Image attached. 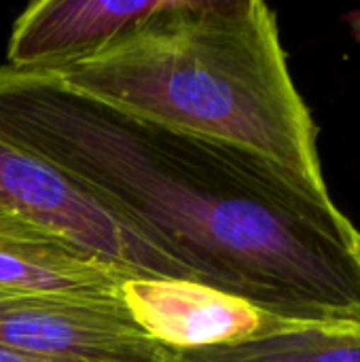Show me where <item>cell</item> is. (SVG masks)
Instances as JSON below:
<instances>
[{
	"label": "cell",
	"instance_id": "obj_9",
	"mask_svg": "<svg viewBox=\"0 0 360 362\" xmlns=\"http://www.w3.org/2000/svg\"><path fill=\"white\" fill-rule=\"evenodd\" d=\"M0 362H76L68 358H55L45 354H30V352H17L8 348H0Z\"/></svg>",
	"mask_w": 360,
	"mask_h": 362
},
{
	"label": "cell",
	"instance_id": "obj_4",
	"mask_svg": "<svg viewBox=\"0 0 360 362\" xmlns=\"http://www.w3.org/2000/svg\"><path fill=\"white\" fill-rule=\"evenodd\" d=\"M0 348L76 362H180L119 301L0 288Z\"/></svg>",
	"mask_w": 360,
	"mask_h": 362
},
{
	"label": "cell",
	"instance_id": "obj_1",
	"mask_svg": "<svg viewBox=\"0 0 360 362\" xmlns=\"http://www.w3.org/2000/svg\"><path fill=\"white\" fill-rule=\"evenodd\" d=\"M0 136L55 168L191 280L297 327L360 335V231L289 170L0 66Z\"/></svg>",
	"mask_w": 360,
	"mask_h": 362
},
{
	"label": "cell",
	"instance_id": "obj_2",
	"mask_svg": "<svg viewBox=\"0 0 360 362\" xmlns=\"http://www.w3.org/2000/svg\"><path fill=\"white\" fill-rule=\"evenodd\" d=\"M40 70L81 98L255 153L327 191L316 123L261 0H170L98 49Z\"/></svg>",
	"mask_w": 360,
	"mask_h": 362
},
{
	"label": "cell",
	"instance_id": "obj_8",
	"mask_svg": "<svg viewBox=\"0 0 360 362\" xmlns=\"http://www.w3.org/2000/svg\"><path fill=\"white\" fill-rule=\"evenodd\" d=\"M180 362H360V335L291 327L244 344L180 352Z\"/></svg>",
	"mask_w": 360,
	"mask_h": 362
},
{
	"label": "cell",
	"instance_id": "obj_3",
	"mask_svg": "<svg viewBox=\"0 0 360 362\" xmlns=\"http://www.w3.org/2000/svg\"><path fill=\"white\" fill-rule=\"evenodd\" d=\"M0 210L132 276L191 280L146 238L81 193L55 168L4 136H0Z\"/></svg>",
	"mask_w": 360,
	"mask_h": 362
},
{
	"label": "cell",
	"instance_id": "obj_5",
	"mask_svg": "<svg viewBox=\"0 0 360 362\" xmlns=\"http://www.w3.org/2000/svg\"><path fill=\"white\" fill-rule=\"evenodd\" d=\"M119 299L144 335L174 352L244 344L297 327L193 280L127 278Z\"/></svg>",
	"mask_w": 360,
	"mask_h": 362
},
{
	"label": "cell",
	"instance_id": "obj_10",
	"mask_svg": "<svg viewBox=\"0 0 360 362\" xmlns=\"http://www.w3.org/2000/svg\"><path fill=\"white\" fill-rule=\"evenodd\" d=\"M348 23H350V28H352L354 36L360 40V11H354V13H350V15H348Z\"/></svg>",
	"mask_w": 360,
	"mask_h": 362
},
{
	"label": "cell",
	"instance_id": "obj_7",
	"mask_svg": "<svg viewBox=\"0 0 360 362\" xmlns=\"http://www.w3.org/2000/svg\"><path fill=\"white\" fill-rule=\"evenodd\" d=\"M127 278L138 276L0 210V288L119 301Z\"/></svg>",
	"mask_w": 360,
	"mask_h": 362
},
{
	"label": "cell",
	"instance_id": "obj_6",
	"mask_svg": "<svg viewBox=\"0 0 360 362\" xmlns=\"http://www.w3.org/2000/svg\"><path fill=\"white\" fill-rule=\"evenodd\" d=\"M170 0H38L15 19L6 66L45 68L98 49Z\"/></svg>",
	"mask_w": 360,
	"mask_h": 362
}]
</instances>
